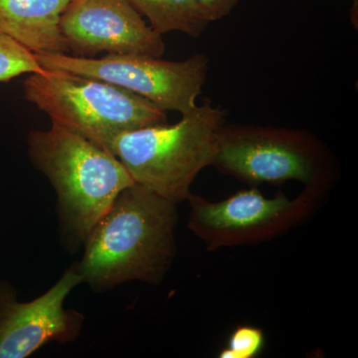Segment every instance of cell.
Listing matches in <instances>:
<instances>
[{
    "label": "cell",
    "instance_id": "obj_1",
    "mask_svg": "<svg viewBox=\"0 0 358 358\" xmlns=\"http://www.w3.org/2000/svg\"><path fill=\"white\" fill-rule=\"evenodd\" d=\"M178 204L134 183L96 222L76 262L83 284L96 293L124 282L159 285L173 266Z\"/></svg>",
    "mask_w": 358,
    "mask_h": 358
},
{
    "label": "cell",
    "instance_id": "obj_5",
    "mask_svg": "<svg viewBox=\"0 0 358 358\" xmlns=\"http://www.w3.org/2000/svg\"><path fill=\"white\" fill-rule=\"evenodd\" d=\"M213 166L246 185L298 181L324 194L336 174L333 155L315 134L250 124H223Z\"/></svg>",
    "mask_w": 358,
    "mask_h": 358
},
{
    "label": "cell",
    "instance_id": "obj_3",
    "mask_svg": "<svg viewBox=\"0 0 358 358\" xmlns=\"http://www.w3.org/2000/svg\"><path fill=\"white\" fill-rule=\"evenodd\" d=\"M176 124H154L115 136L106 150L134 182L176 204L187 201L199 174L213 166L225 114L210 103L181 115Z\"/></svg>",
    "mask_w": 358,
    "mask_h": 358
},
{
    "label": "cell",
    "instance_id": "obj_14",
    "mask_svg": "<svg viewBox=\"0 0 358 358\" xmlns=\"http://www.w3.org/2000/svg\"><path fill=\"white\" fill-rule=\"evenodd\" d=\"M208 22L222 20L232 13L239 0H196Z\"/></svg>",
    "mask_w": 358,
    "mask_h": 358
},
{
    "label": "cell",
    "instance_id": "obj_9",
    "mask_svg": "<svg viewBox=\"0 0 358 358\" xmlns=\"http://www.w3.org/2000/svg\"><path fill=\"white\" fill-rule=\"evenodd\" d=\"M61 31L75 57L101 53L162 57V35L155 32L129 0H71Z\"/></svg>",
    "mask_w": 358,
    "mask_h": 358
},
{
    "label": "cell",
    "instance_id": "obj_7",
    "mask_svg": "<svg viewBox=\"0 0 358 358\" xmlns=\"http://www.w3.org/2000/svg\"><path fill=\"white\" fill-rule=\"evenodd\" d=\"M35 56L44 69L101 80L133 92L166 112L181 115L197 107L209 69V59L203 53L182 61L129 54H108L101 58L49 53Z\"/></svg>",
    "mask_w": 358,
    "mask_h": 358
},
{
    "label": "cell",
    "instance_id": "obj_2",
    "mask_svg": "<svg viewBox=\"0 0 358 358\" xmlns=\"http://www.w3.org/2000/svg\"><path fill=\"white\" fill-rule=\"evenodd\" d=\"M27 152L55 190L61 243L72 253L83 248L120 193L136 183L109 150L53 122L30 131Z\"/></svg>",
    "mask_w": 358,
    "mask_h": 358
},
{
    "label": "cell",
    "instance_id": "obj_4",
    "mask_svg": "<svg viewBox=\"0 0 358 358\" xmlns=\"http://www.w3.org/2000/svg\"><path fill=\"white\" fill-rule=\"evenodd\" d=\"M23 94L58 124L107 148L127 131L166 124V110L128 90L57 70L30 74Z\"/></svg>",
    "mask_w": 358,
    "mask_h": 358
},
{
    "label": "cell",
    "instance_id": "obj_8",
    "mask_svg": "<svg viewBox=\"0 0 358 358\" xmlns=\"http://www.w3.org/2000/svg\"><path fill=\"white\" fill-rule=\"evenodd\" d=\"M83 284L76 263L38 298L18 300L11 282L0 281V358H26L49 343H73L85 324L83 313L65 308L76 287Z\"/></svg>",
    "mask_w": 358,
    "mask_h": 358
},
{
    "label": "cell",
    "instance_id": "obj_12",
    "mask_svg": "<svg viewBox=\"0 0 358 358\" xmlns=\"http://www.w3.org/2000/svg\"><path fill=\"white\" fill-rule=\"evenodd\" d=\"M45 71L35 53L0 30V83H7L25 74H41Z\"/></svg>",
    "mask_w": 358,
    "mask_h": 358
},
{
    "label": "cell",
    "instance_id": "obj_13",
    "mask_svg": "<svg viewBox=\"0 0 358 358\" xmlns=\"http://www.w3.org/2000/svg\"><path fill=\"white\" fill-rule=\"evenodd\" d=\"M266 346V336L260 327L241 324L233 329L219 358H255Z\"/></svg>",
    "mask_w": 358,
    "mask_h": 358
},
{
    "label": "cell",
    "instance_id": "obj_11",
    "mask_svg": "<svg viewBox=\"0 0 358 358\" xmlns=\"http://www.w3.org/2000/svg\"><path fill=\"white\" fill-rule=\"evenodd\" d=\"M160 35L178 31L199 37L209 23L196 0H129Z\"/></svg>",
    "mask_w": 358,
    "mask_h": 358
},
{
    "label": "cell",
    "instance_id": "obj_10",
    "mask_svg": "<svg viewBox=\"0 0 358 358\" xmlns=\"http://www.w3.org/2000/svg\"><path fill=\"white\" fill-rule=\"evenodd\" d=\"M71 0H0V30L35 54L69 52L60 22Z\"/></svg>",
    "mask_w": 358,
    "mask_h": 358
},
{
    "label": "cell",
    "instance_id": "obj_6",
    "mask_svg": "<svg viewBox=\"0 0 358 358\" xmlns=\"http://www.w3.org/2000/svg\"><path fill=\"white\" fill-rule=\"evenodd\" d=\"M324 193L303 188L289 199L284 192L268 199L256 186L220 201L192 193L188 229L207 251L271 241L305 222Z\"/></svg>",
    "mask_w": 358,
    "mask_h": 358
}]
</instances>
